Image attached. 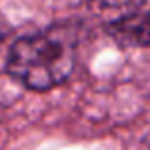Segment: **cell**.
Listing matches in <instances>:
<instances>
[{"mask_svg":"<svg viewBox=\"0 0 150 150\" xmlns=\"http://www.w3.org/2000/svg\"><path fill=\"white\" fill-rule=\"evenodd\" d=\"M80 30V23L61 21L17 38L8 53L6 72L33 91H50L65 84L76 65Z\"/></svg>","mask_w":150,"mask_h":150,"instance_id":"1","label":"cell"},{"mask_svg":"<svg viewBox=\"0 0 150 150\" xmlns=\"http://www.w3.org/2000/svg\"><path fill=\"white\" fill-rule=\"evenodd\" d=\"M106 34L122 48H150V10L116 17L106 25Z\"/></svg>","mask_w":150,"mask_h":150,"instance_id":"2","label":"cell"},{"mask_svg":"<svg viewBox=\"0 0 150 150\" xmlns=\"http://www.w3.org/2000/svg\"><path fill=\"white\" fill-rule=\"evenodd\" d=\"M144 4V0H86V6L93 8V10H122V11H135L137 8H141Z\"/></svg>","mask_w":150,"mask_h":150,"instance_id":"3","label":"cell"},{"mask_svg":"<svg viewBox=\"0 0 150 150\" xmlns=\"http://www.w3.org/2000/svg\"><path fill=\"white\" fill-rule=\"evenodd\" d=\"M6 34H8V25H6V21H4V17L0 15V42L6 38Z\"/></svg>","mask_w":150,"mask_h":150,"instance_id":"4","label":"cell"}]
</instances>
